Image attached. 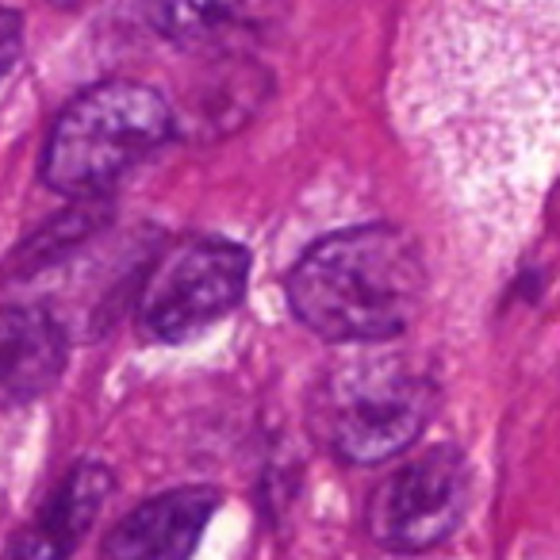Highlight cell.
Returning a JSON list of instances; mask_svg holds the SVG:
<instances>
[{
    "instance_id": "obj_4",
    "label": "cell",
    "mask_w": 560,
    "mask_h": 560,
    "mask_svg": "<svg viewBox=\"0 0 560 560\" xmlns=\"http://www.w3.org/2000/svg\"><path fill=\"white\" fill-rule=\"evenodd\" d=\"M249 254L231 238H188L158 257L139 292L142 330L158 342H185L231 315L246 296Z\"/></svg>"
},
{
    "instance_id": "obj_1",
    "label": "cell",
    "mask_w": 560,
    "mask_h": 560,
    "mask_svg": "<svg viewBox=\"0 0 560 560\" xmlns=\"http://www.w3.org/2000/svg\"><path fill=\"white\" fill-rule=\"evenodd\" d=\"M289 304L327 342H392L427 304L419 242L392 223L327 234L292 265Z\"/></svg>"
},
{
    "instance_id": "obj_5",
    "label": "cell",
    "mask_w": 560,
    "mask_h": 560,
    "mask_svg": "<svg viewBox=\"0 0 560 560\" xmlns=\"http://www.w3.org/2000/svg\"><path fill=\"white\" fill-rule=\"evenodd\" d=\"M468 511V460L457 445H434L399 465L369 503V529L392 552H427Z\"/></svg>"
},
{
    "instance_id": "obj_2",
    "label": "cell",
    "mask_w": 560,
    "mask_h": 560,
    "mask_svg": "<svg viewBox=\"0 0 560 560\" xmlns=\"http://www.w3.org/2000/svg\"><path fill=\"white\" fill-rule=\"evenodd\" d=\"M177 131L170 101L139 81H104L70 101L50 131L43 180L70 200L101 196Z\"/></svg>"
},
{
    "instance_id": "obj_10",
    "label": "cell",
    "mask_w": 560,
    "mask_h": 560,
    "mask_svg": "<svg viewBox=\"0 0 560 560\" xmlns=\"http://www.w3.org/2000/svg\"><path fill=\"white\" fill-rule=\"evenodd\" d=\"M234 20H238V12L234 9H203V4H196V9H158L154 12V24L162 35H170V39H177L180 47H200V43H219L226 32H234Z\"/></svg>"
},
{
    "instance_id": "obj_7",
    "label": "cell",
    "mask_w": 560,
    "mask_h": 560,
    "mask_svg": "<svg viewBox=\"0 0 560 560\" xmlns=\"http://www.w3.org/2000/svg\"><path fill=\"white\" fill-rule=\"evenodd\" d=\"M66 369V330L43 307H0V407L39 399Z\"/></svg>"
},
{
    "instance_id": "obj_3",
    "label": "cell",
    "mask_w": 560,
    "mask_h": 560,
    "mask_svg": "<svg viewBox=\"0 0 560 560\" xmlns=\"http://www.w3.org/2000/svg\"><path fill=\"white\" fill-rule=\"evenodd\" d=\"M438 404V384L396 353L338 361L315 384L312 434L350 465H376L404 453Z\"/></svg>"
},
{
    "instance_id": "obj_9",
    "label": "cell",
    "mask_w": 560,
    "mask_h": 560,
    "mask_svg": "<svg viewBox=\"0 0 560 560\" xmlns=\"http://www.w3.org/2000/svg\"><path fill=\"white\" fill-rule=\"evenodd\" d=\"M112 223V203L104 196H89V200H73L66 211H58L47 226L24 238L16 254L4 261V277L9 280H32L50 265H62L78 246H85L93 234H101Z\"/></svg>"
},
{
    "instance_id": "obj_11",
    "label": "cell",
    "mask_w": 560,
    "mask_h": 560,
    "mask_svg": "<svg viewBox=\"0 0 560 560\" xmlns=\"http://www.w3.org/2000/svg\"><path fill=\"white\" fill-rule=\"evenodd\" d=\"M20 47H24V20H20V12L0 9V78L16 66Z\"/></svg>"
},
{
    "instance_id": "obj_6",
    "label": "cell",
    "mask_w": 560,
    "mask_h": 560,
    "mask_svg": "<svg viewBox=\"0 0 560 560\" xmlns=\"http://www.w3.org/2000/svg\"><path fill=\"white\" fill-rule=\"evenodd\" d=\"M219 511L215 488H177L135 506L104 541L108 560H188Z\"/></svg>"
},
{
    "instance_id": "obj_8",
    "label": "cell",
    "mask_w": 560,
    "mask_h": 560,
    "mask_svg": "<svg viewBox=\"0 0 560 560\" xmlns=\"http://www.w3.org/2000/svg\"><path fill=\"white\" fill-rule=\"evenodd\" d=\"M112 491V472L101 460H81L70 468L43 511L12 541V560H70L81 537L101 514Z\"/></svg>"
}]
</instances>
